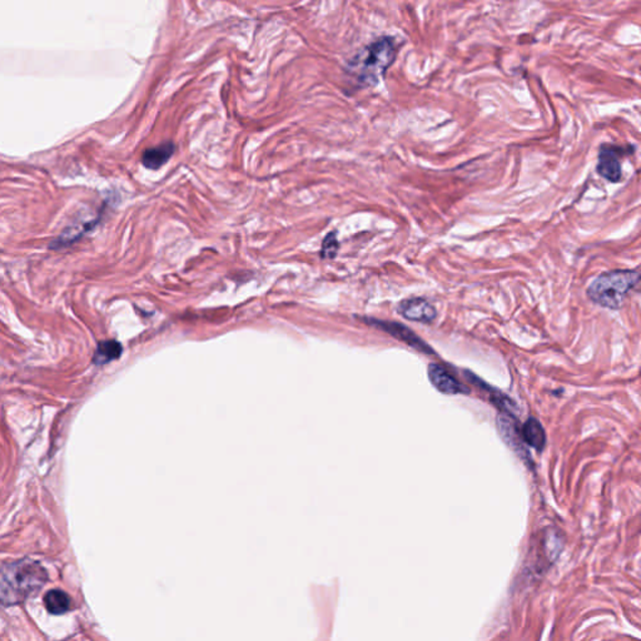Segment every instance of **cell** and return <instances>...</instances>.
Returning <instances> with one entry per match:
<instances>
[{"mask_svg": "<svg viewBox=\"0 0 641 641\" xmlns=\"http://www.w3.org/2000/svg\"><path fill=\"white\" fill-rule=\"evenodd\" d=\"M49 580L39 561L17 560L0 565V607H17L38 594Z\"/></svg>", "mask_w": 641, "mask_h": 641, "instance_id": "obj_1", "label": "cell"}, {"mask_svg": "<svg viewBox=\"0 0 641 641\" xmlns=\"http://www.w3.org/2000/svg\"><path fill=\"white\" fill-rule=\"evenodd\" d=\"M396 55L395 39L391 36H382L362 49L355 59H352L351 73L363 87H372L379 82L386 70L393 63Z\"/></svg>", "mask_w": 641, "mask_h": 641, "instance_id": "obj_2", "label": "cell"}, {"mask_svg": "<svg viewBox=\"0 0 641 641\" xmlns=\"http://www.w3.org/2000/svg\"><path fill=\"white\" fill-rule=\"evenodd\" d=\"M640 274L634 269H615L598 276L588 288L594 304L609 309H621L629 292L639 283Z\"/></svg>", "mask_w": 641, "mask_h": 641, "instance_id": "obj_3", "label": "cell"}, {"mask_svg": "<svg viewBox=\"0 0 641 641\" xmlns=\"http://www.w3.org/2000/svg\"><path fill=\"white\" fill-rule=\"evenodd\" d=\"M400 313L408 320L431 323L438 316V311L427 299L421 297L407 298L398 304Z\"/></svg>", "mask_w": 641, "mask_h": 641, "instance_id": "obj_4", "label": "cell"}, {"mask_svg": "<svg viewBox=\"0 0 641 641\" xmlns=\"http://www.w3.org/2000/svg\"><path fill=\"white\" fill-rule=\"evenodd\" d=\"M427 372H429V379H430V382L433 385V387L438 392L443 393V395L452 396V395H461V393H468L470 392L468 389H466L464 385H461V382H459L443 366L432 363L429 366Z\"/></svg>", "mask_w": 641, "mask_h": 641, "instance_id": "obj_5", "label": "cell"}, {"mask_svg": "<svg viewBox=\"0 0 641 641\" xmlns=\"http://www.w3.org/2000/svg\"><path fill=\"white\" fill-rule=\"evenodd\" d=\"M598 173L607 181L618 183L623 177V168L616 152L612 148H601L598 157Z\"/></svg>", "mask_w": 641, "mask_h": 641, "instance_id": "obj_6", "label": "cell"}, {"mask_svg": "<svg viewBox=\"0 0 641 641\" xmlns=\"http://www.w3.org/2000/svg\"><path fill=\"white\" fill-rule=\"evenodd\" d=\"M375 323L379 325V328H382L386 332L392 335L393 337L403 341V344H408L410 347H414L416 350L427 353V355H430L433 352L422 339L417 337L410 328L403 326V325H400L396 322H379V320H375Z\"/></svg>", "mask_w": 641, "mask_h": 641, "instance_id": "obj_7", "label": "cell"}, {"mask_svg": "<svg viewBox=\"0 0 641 641\" xmlns=\"http://www.w3.org/2000/svg\"><path fill=\"white\" fill-rule=\"evenodd\" d=\"M175 153V144L172 142H167L161 146L146 149L142 156V163L148 169H159L167 163L169 158Z\"/></svg>", "mask_w": 641, "mask_h": 641, "instance_id": "obj_8", "label": "cell"}, {"mask_svg": "<svg viewBox=\"0 0 641 641\" xmlns=\"http://www.w3.org/2000/svg\"><path fill=\"white\" fill-rule=\"evenodd\" d=\"M520 432H521V438L524 440L525 443H527L529 446L539 452L544 450L546 445V433L539 420L530 417L525 422Z\"/></svg>", "mask_w": 641, "mask_h": 641, "instance_id": "obj_9", "label": "cell"}, {"mask_svg": "<svg viewBox=\"0 0 641 641\" xmlns=\"http://www.w3.org/2000/svg\"><path fill=\"white\" fill-rule=\"evenodd\" d=\"M44 607L52 615H65L72 609V599L63 590L53 589L43 598Z\"/></svg>", "mask_w": 641, "mask_h": 641, "instance_id": "obj_10", "label": "cell"}, {"mask_svg": "<svg viewBox=\"0 0 641 641\" xmlns=\"http://www.w3.org/2000/svg\"><path fill=\"white\" fill-rule=\"evenodd\" d=\"M122 344L117 341H113V339L103 341L98 344L97 350L94 352L93 363L98 366H103L105 363L114 361L122 355Z\"/></svg>", "mask_w": 641, "mask_h": 641, "instance_id": "obj_11", "label": "cell"}, {"mask_svg": "<svg viewBox=\"0 0 641 641\" xmlns=\"http://www.w3.org/2000/svg\"><path fill=\"white\" fill-rule=\"evenodd\" d=\"M337 234H336V232H331V234H327L326 238L323 239L322 248H320V256H322V258L332 259V258L337 256Z\"/></svg>", "mask_w": 641, "mask_h": 641, "instance_id": "obj_12", "label": "cell"}]
</instances>
